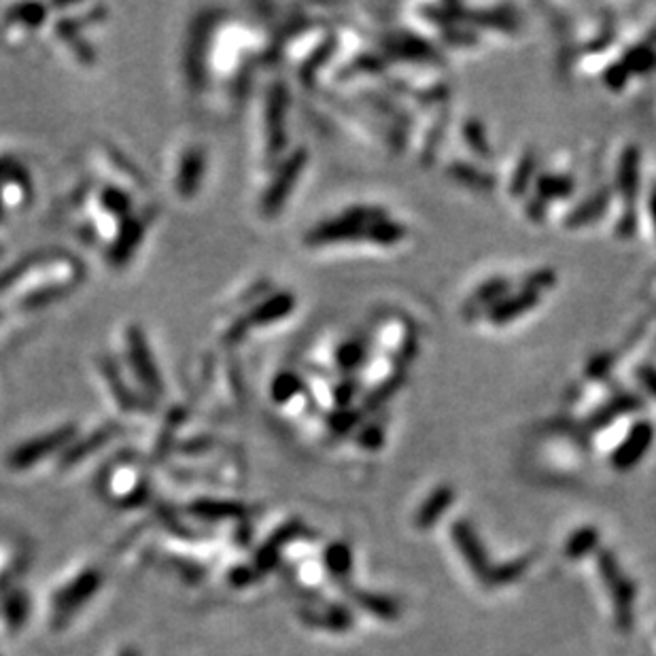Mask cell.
Returning <instances> with one entry per match:
<instances>
[{
    "instance_id": "cell-1",
    "label": "cell",
    "mask_w": 656,
    "mask_h": 656,
    "mask_svg": "<svg viewBox=\"0 0 656 656\" xmlns=\"http://www.w3.org/2000/svg\"><path fill=\"white\" fill-rule=\"evenodd\" d=\"M653 442V429L648 423H642L633 434L629 436V440L623 445V448L616 452V464L621 468H631L633 464L639 461V457L648 450Z\"/></svg>"
},
{
    "instance_id": "cell-2",
    "label": "cell",
    "mask_w": 656,
    "mask_h": 656,
    "mask_svg": "<svg viewBox=\"0 0 656 656\" xmlns=\"http://www.w3.org/2000/svg\"><path fill=\"white\" fill-rule=\"evenodd\" d=\"M300 159H304V156H295V158L289 162L288 168H285V173L277 179V184L274 187L265 194V200H263V207L268 210L279 209L281 207V202H283V198H288L289 191H291V187L289 185L295 181V177H298V170H300Z\"/></svg>"
},
{
    "instance_id": "cell-3",
    "label": "cell",
    "mask_w": 656,
    "mask_h": 656,
    "mask_svg": "<svg viewBox=\"0 0 656 656\" xmlns=\"http://www.w3.org/2000/svg\"><path fill=\"white\" fill-rule=\"evenodd\" d=\"M131 348L132 355L136 357V364H138V376L140 378H145L152 387H158V372L154 368V364H152V355L147 357V348H145V344L140 342L138 336H131Z\"/></svg>"
},
{
    "instance_id": "cell-4",
    "label": "cell",
    "mask_w": 656,
    "mask_h": 656,
    "mask_svg": "<svg viewBox=\"0 0 656 656\" xmlns=\"http://www.w3.org/2000/svg\"><path fill=\"white\" fill-rule=\"evenodd\" d=\"M185 173H181V181H179V189L181 191H191V189H196L194 185L198 184V177H202V173H205V158H202V154L198 156V152L191 156V158L187 159L184 164Z\"/></svg>"
},
{
    "instance_id": "cell-5",
    "label": "cell",
    "mask_w": 656,
    "mask_h": 656,
    "mask_svg": "<svg viewBox=\"0 0 656 656\" xmlns=\"http://www.w3.org/2000/svg\"><path fill=\"white\" fill-rule=\"evenodd\" d=\"M533 302H535V293H521L519 298L510 300L508 306L503 304V309H498V311L493 313V316H496L498 321H508V319H512V316H519L521 313H527V311L531 309Z\"/></svg>"
},
{
    "instance_id": "cell-6",
    "label": "cell",
    "mask_w": 656,
    "mask_h": 656,
    "mask_svg": "<svg viewBox=\"0 0 656 656\" xmlns=\"http://www.w3.org/2000/svg\"><path fill=\"white\" fill-rule=\"evenodd\" d=\"M295 389H298V381H295L291 374H285V376L274 385V395H277L279 399H289L291 395L295 394Z\"/></svg>"
},
{
    "instance_id": "cell-7",
    "label": "cell",
    "mask_w": 656,
    "mask_h": 656,
    "mask_svg": "<svg viewBox=\"0 0 656 656\" xmlns=\"http://www.w3.org/2000/svg\"><path fill=\"white\" fill-rule=\"evenodd\" d=\"M642 381L650 389V394L656 395V369H644Z\"/></svg>"
},
{
    "instance_id": "cell-8",
    "label": "cell",
    "mask_w": 656,
    "mask_h": 656,
    "mask_svg": "<svg viewBox=\"0 0 656 656\" xmlns=\"http://www.w3.org/2000/svg\"><path fill=\"white\" fill-rule=\"evenodd\" d=\"M650 210H653V217H655V226H656V187H655V191H653V198H650Z\"/></svg>"
}]
</instances>
